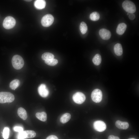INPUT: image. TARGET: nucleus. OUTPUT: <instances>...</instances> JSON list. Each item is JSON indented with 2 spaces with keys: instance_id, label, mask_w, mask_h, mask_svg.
<instances>
[{
  "instance_id": "obj_4",
  "label": "nucleus",
  "mask_w": 139,
  "mask_h": 139,
  "mask_svg": "<svg viewBox=\"0 0 139 139\" xmlns=\"http://www.w3.org/2000/svg\"><path fill=\"white\" fill-rule=\"evenodd\" d=\"M16 23L15 19L13 17L8 16L6 17L4 19L3 25L5 29H8L13 28Z\"/></svg>"
},
{
  "instance_id": "obj_29",
  "label": "nucleus",
  "mask_w": 139,
  "mask_h": 139,
  "mask_svg": "<svg viewBox=\"0 0 139 139\" xmlns=\"http://www.w3.org/2000/svg\"><path fill=\"white\" fill-rule=\"evenodd\" d=\"M108 139H120V138L118 136L113 135H110L108 136Z\"/></svg>"
},
{
  "instance_id": "obj_23",
  "label": "nucleus",
  "mask_w": 139,
  "mask_h": 139,
  "mask_svg": "<svg viewBox=\"0 0 139 139\" xmlns=\"http://www.w3.org/2000/svg\"><path fill=\"white\" fill-rule=\"evenodd\" d=\"M100 15L99 13L96 12H93L90 15V19L93 21H97L100 18Z\"/></svg>"
},
{
  "instance_id": "obj_10",
  "label": "nucleus",
  "mask_w": 139,
  "mask_h": 139,
  "mask_svg": "<svg viewBox=\"0 0 139 139\" xmlns=\"http://www.w3.org/2000/svg\"><path fill=\"white\" fill-rule=\"evenodd\" d=\"M38 91L39 95L43 97H47L49 94V91L45 84H41L39 86Z\"/></svg>"
},
{
  "instance_id": "obj_7",
  "label": "nucleus",
  "mask_w": 139,
  "mask_h": 139,
  "mask_svg": "<svg viewBox=\"0 0 139 139\" xmlns=\"http://www.w3.org/2000/svg\"><path fill=\"white\" fill-rule=\"evenodd\" d=\"M102 94L101 91L99 89L94 90L92 92L91 97L92 100L96 103H99L101 100Z\"/></svg>"
},
{
  "instance_id": "obj_25",
  "label": "nucleus",
  "mask_w": 139,
  "mask_h": 139,
  "mask_svg": "<svg viewBox=\"0 0 139 139\" xmlns=\"http://www.w3.org/2000/svg\"><path fill=\"white\" fill-rule=\"evenodd\" d=\"M10 129L8 127H5L3 131V137L4 139L8 138L9 134Z\"/></svg>"
},
{
  "instance_id": "obj_5",
  "label": "nucleus",
  "mask_w": 139,
  "mask_h": 139,
  "mask_svg": "<svg viewBox=\"0 0 139 139\" xmlns=\"http://www.w3.org/2000/svg\"><path fill=\"white\" fill-rule=\"evenodd\" d=\"M36 132L33 131L26 130L19 133L17 138L18 139L32 138L36 136Z\"/></svg>"
},
{
  "instance_id": "obj_21",
  "label": "nucleus",
  "mask_w": 139,
  "mask_h": 139,
  "mask_svg": "<svg viewBox=\"0 0 139 139\" xmlns=\"http://www.w3.org/2000/svg\"><path fill=\"white\" fill-rule=\"evenodd\" d=\"M54 55L51 53L48 52L45 53L42 55V59L44 60L54 58Z\"/></svg>"
},
{
  "instance_id": "obj_6",
  "label": "nucleus",
  "mask_w": 139,
  "mask_h": 139,
  "mask_svg": "<svg viewBox=\"0 0 139 139\" xmlns=\"http://www.w3.org/2000/svg\"><path fill=\"white\" fill-rule=\"evenodd\" d=\"M54 19V18L52 15L50 14H46L43 16L41 19V24L44 27H48L53 23Z\"/></svg>"
},
{
  "instance_id": "obj_15",
  "label": "nucleus",
  "mask_w": 139,
  "mask_h": 139,
  "mask_svg": "<svg viewBox=\"0 0 139 139\" xmlns=\"http://www.w3.org/2000/svg\"><path fill=\"white\" fill-rule=\"evenodd\" d=\"M46 2L44 0H37L34 3V5L37 8L41 9L44 8L46 6Z\"/></svg>"
},
{
  "instance_id": "obj_22",
  "label": "nucleus",
  "mask_w": 139,
  "mask_h": 139,
  "mask_svg": "<svg viewBox=\"0 0 139 139\" xmlns=\"http://www.w3.org/2000/svg\"><path fill=\"white\" fill-rule=\"evenodd\" d=\"M80 29L81 33L84 34L87 32L88 27L86 23L84 22H81L80 26Z\"/></svg>"
},
{
  "instance_id": "obj_17",
  "label": "nucleus",
  "mask_w": 139,
  "mask_h": 139,
  "mask_svg": "<svg viewBox=\"0 0 139 139\" xmlns=\"http://www.w3.org/2000/svg\"><path fill=\"white\" fill-rule=\"evenodd\" d=\"M36 116L37 118L42 121H45L47 120V115L45 112H37L36 114Z\"/></svg>"
},
{
  "instance_id": "obj_18",
  "label": "nucleus",
  "mask_w": 139,
  "mask_h": 139,
  "mask_svg": "<svg viewBox=\"0 0 139 139\" xmlns=\"http://www.w3.org/2000/svg\"><path fill=\"white\" fill-rule=\"evenodd\" d=\"M20 85V81L17 79H15L11 82L10 84V88L13 90H15Z\"/></svg>"
},
{
  "instance_id": "obj_3",
  "label": "nucleus",
  "mask_w": 139,
  "mask_h": 139,
  "mask_svg": "<svg viewBox=\"0 0 139 139\" xmlns=\"http://www.w3.org/2000/svg\"><path fill=\"white\" fill-rule=\"evenodd\" d=\"M124 9L129 13H133L136 11V8L135 4L129 0H125L122 4Z\"/></svg>"
},
{
  "instance_id": "obj_8",
  "label": "nucleus",
  "mask_w": 139,
  "mask_h": 139,
  "mask_svg": "<svg viewBox=\"0 0 139 139\" xmlns=\"http://www.w3.org/2000/svg\"><path fill=\"white\" fill-rule=\"evenodd\" d=\"M72 98L74 101L78 104H81L85 101L86 97L84 94L80 92H77L73 95Z\"/></svg>"
},
{
  "instance_id": "obj_32",
  "label": "nucleus",
  "mask_w": 139,
  "mask_h": 139,
  "mask_svg": "<svg viewBox=\"0 0 139 139\" xmlns=\"http://www.w3.org/2000/svg\"><path fill=\"white\" fill-rule=\"evenodd\" d=\"M129 13H128L127 14V15H129Z\"/></svg>"
},
{
  "instance_id": "obj_30",
  "label": "nucleus",
  "mask_w": 139,
  "mask_h": 139,
  "mask_svg": "<svg viewBox=\"0 0 139 139\" xmlns=\"http://www.w3.org/2000/svg\"><path fill=\"white\" fill-rule=\"evenodd\" d=\"M25 1H31V0H25Z\"/></svg>"
},
{
  "instance_id": "obj_20",
  "label": "nucleus",
  "mask_w": 139,
  "mask_h": 139,
  "mask_svg": "<svg viewBox=\"0 0 139 139\" xmlns=\"http://www.w3.org/2000/svg\"><path fill=\"white\" fill-rule=\"evenodd\" d=\"M71 118V115L69 113L64 114L61 117L60 121L62 123L64 124L68 122Z\"/></svg>"
},
{
  "instance_id": "obj_9",
  "label": "nucleus",
  "mask_w": 139,
  "mask_h": 139,
  "mask_svg": "<svg viewBox=\"0 0 139 139\" xmlns=\"http://www.w3.org/2000/svg\"><path fill=\"white\" fill-rule=\"evenodd\" d=\"M93 127L94 129L96 131L99 132H102L106 129V125L103 121L98 120L94 122Z\"/></svg>"
},
{
  "instance_id": "obj_19",
  "label": "nucleus",
  "mask_w": 139,
  "mask_h": 139,
  "mask_svg": "<svg viewBox=\"0 0 139 139\" xmlns=\"http://www.w3.org/2000/svg\"><path fill=\"white\" fill-rule=\"evenodd\" d=\"M92 62L96 65H98L101 63V58L100 55L99 54H96L92 59Z\"/></svg>"
},
{
  "instance_id": "obj_16",
  "label": "nucleus",
  "mask_w": 139,
  "mask_h": 139,
  "mask_svg": "<svg viewBox=\"0 0 139 139\" xmlns=\"http://www.w3.org/2000/svg\"><path fill=\"white\" fill-rule=\"evenodd\" d=\"M114 50L115 54L118 56H121L123 53V49L121 44L118 43L114 47Z\"/></svg>"
},
{
  "instance_id": "obj_13",
  "label": "nucleus",
  "mask_w": 139,
  "mask_h": 139,
  "mask_svg": "<svg viewBox=\"0 0 139 139\" xmlns=\"http://www.w3.org/2000/svg\"><path fill=\"white\" fill-rule=\"evenodd\" d=\"M127 28V25L124 23L119 24L118 25L116 30L117 33L119 35H122L125 32Z\"/></svg>"
},
{
  "instance_id": "obj_11",
  "label": "nucleus",
  "mask_w": 139,
  "mask_h": 139,
  "mask_svg": "<svg viewBox=\"0 0 139 139\" xmlns=\"http://www.w3.org/2000/svg\"><path fill=\"white\" fill-rule=\"evenodd\" d=\"M99 34L101 37L104 40L109 39L111 37V33L109 30L104 28L100 29L99 31Z\"/></svg>"
},
{
  "instance_id": "obj_26",
  "label": "nucleus",
  "mask_w": 139,
  "mask_h": 139,
  "mask_svg": "<svg viewBox=\"0 0 139 139\" xmlns=\"http://www.w3.org/2000/svg\"><path fill=\"white\" fill-rule=\"evenodd\" d=\"M13 129L14 131L18 132L19 133L23 131V128L20 126H15L14 127Z\"/></svg>"
},
{
  "instance_id": "obj_24",
  "label": "nucleus",
  "mask_w": 139,
  "mask_h": 139,
  "mask_svg": "<svg viewBox=\"0 0 139 139\" xmlns=\"http://www.w3.org/2000/svg\"><path fill=\"white\" fill-rule=\"evenodd\" d=\"M45 63L49 66H53L56 65L58 63L57 60L53 58L45 60Z\"/></svg>"
},
{
  "instance_id": "obj_27",
  "label": "nucleus",
  "mask_w": 139,
  "mask_h": 139,
  "mask_svg": "<svg viewBox=\"0 0 139 139\" xmlns=\"http://www.w3.org/2000/svg\"><path fill=\"white\" fill-rule=\"evenodd\" d=\"M129 19L131 20H133L135 18V16L134 13H129L128 15Z\"/></svg>"
},
{
  "instance_id": "obj_12",
  "label": "nucleus",
  "mask_w": 139,
  "mask_h": 139,
  "mask_svg": "<svg viewBox=\"0 0 139 139\" xmlns=\"http://www.w3.org/2000/svg\"><path fill=\"white\" fill-rule=\"evenodd\" d=\"M115 124L117 127L121 129H127L129 126V124L128 122H123L119 120H117Z\"/></svg>"
},
{
  "instance_id": "obj_28",
  "label": "nucleus",
  "mask_w": 139,
  "mask_h": 139,
  "mask_svg": "<svg viewBox=\"0 0 139 139\" xmlns=\"http://www.w3.org/2000/svg\"><path fill=\"white\" fill-rule=\"evenodd\" d=\"M46 139H58V137L55 135H50L47 137Z\"/></svg>"
},
{
  "instance_id": "obj_1",
  "label": "nucleus",
  "mask_w": 139,
  "mask_h": 139,
  "mask_svg": "<svg viewBox=\"0 0 139 139\" xmlns=\"http://www.w3.org/2000/svg\"><path fill=\"white\" fill-rule=\"evenodd\" d=\"M15 99L14 95L11 92H0V103H10Z\"/></svg>"
},
{
  "instance_id": "obj_14",
  "label": "nucleus",
  "mask_w": 139,
  "mask_h": 139,
  "mask_svg": "<svg viewBox=\"0 0 139 139\" xmlns=\"http://www.w3.org/2000/svg\"><path fill=\"white\" fill-rule=\"evenodd\" d=\"M17 113L19 117L23 120H26L27 118V115L25 110L22 107L19 108Z\"/></svg>"
},
{
  "instance_id": "obj_2",
  "label": "nucleus",
  "mask_w": 139,
  "mask_h": 139,
  "mask_svg": "<svg viewBox=\"0 0 139 139\" xmlns=\"http://www.w3.org/2000/svg\"><path fill=\"white\" fill-rule=\"evenodd\" d=\"M12 63L13 67L16 70L21 69L24 64L23 58L20 55H17L13 56L12 60Z\"/></svg>"
},
{
  "instance_id": "obj_31",
  "label": "nucleus",
  "mask_w": 139,
  "mask_h": 139,
  "mask_svg": "<svg viewBox=\"0 0 139 139\" xmlns=\"http://www.w3.org/2000/svg\"><path fill=\"white\" fill-rule=\"evenodd\" d=\"M128 139H136L134 138H129Z\"/></svg>"
}]
</instances>
